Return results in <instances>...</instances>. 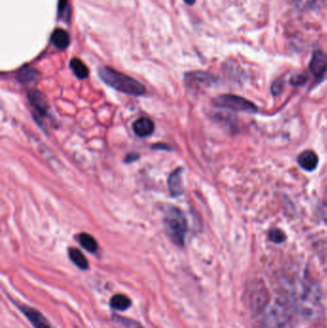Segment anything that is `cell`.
<instances>
[{"label":"cell","instance_id":"1","mask_svg":"<svg viewBox=\"0 0 327 328\" xmlns=\"http://www.w3.org/2000/svg\"><path fill=\"white\" fill-rule=\"evenodd\" d=\"M98 74L108 86L118 90L120 92L138 96L142 95L146 91L145 87L141 83L137 82L126 74L114 70L111 67H101L98 71Z\"/></svg>","mask_w":327,"mask_h":328},{"label":"cell","instance_id":"2","mask_svg":"<svg viewBox=\"0 0 327 328\" xmlns=\"http://www.w3.org/2000/svg\"><path fill=\"white\" fill-rule=\"evenodd\" d=\"M164 225L170 239L179 247H184L187 232V221L181 209L169 207L164 218Z\"/></svg>","mask_w":327,"mask_h":328},{"label":"cell","instance_id":"3","mask_svg":"<svg viewBox=\"0 0 327 328\" xmlns=\"http://www.w3.org/2000/svg\"><path fill=\"white\" fill-rule=\"evenodd\" d=\"M214 105L218 108L234 112L256 113L258 111L257 107L253 102L248 101L244 97L234 94H222L217 97L214 99Z\"/></svg>","mask_w":327,"mask_h":328},{"label":"cell","instance_id":"4","mask_svg":"<svg viewBox=\"0 0 327 328\" xmlns=\"http://www.w3.org/2000/svg\"><path fill=\"white\" fill-rule=\"evenodd\" d=\"M18 310L22 313L24 317L30 321L34 328H55L49 320L43 316L42 313L37 310L36 308H33L31 306H28L26 304H16Z\"/></svg>","mask_w":327,"mask_h":328},{"label":"cell","instance_id":"5","mask_svg":"<svg viewBox=\"0 0 327 328\" xmlns=\"http://www.w3.org/2000/svg\"><path fill=\"white\" fill-rule=\"evenodd\" d=\"M28 100L34 111L38 113L39 116L43 117L47 114V100L42 92L36 89H31L28 92Z\"/></svg>","mask_w":327,"mask_h":328},{"label":"cell","instance_id":"6","mask_svg":"<svg viewBox=\"0 0 327 328\" xmlns=\"http://www.w3.org/2000/svg\"><path fill=\"white\" fill-rule=\"evenodd\" d=\"M312 74L320 78L322 77L327 70V55L322 51H315L312 56L311 62L309 64Z\"/></svg>","mask_w":327,"mask_h":328},{"label":"cell","instance_id":"7","mask_svg":"<svg viewBox=\"0 0 327 328\" xmlns=\"http://www.w3.org/2000/svg\"><path fill=\"white\" fill-rule=\"evenodd\" d=\"M297 161H298V164L300 165L301 168H304V170H306L308 172H312L318 167L319 158L316 153L307 150V151L301 153L298 156Z\"/></svg>","mask_w":327,"mask_h":328},{"label":"cell","instance_id":"8","mask_svg":"<svg viewBox=\"0 0 327 328\" xmlns=\"http://www.w3.org/2000/svg\"><path fill=\"white\" fill-rule=\"evenodd\" d=\"M168 188L172 196H181L183 189V182H182V168L175 169V171L168 178Z\"/></svg>","mask_w":327,"mask_h":328},{"label":"cell","instance_id":"9","mask_svg":"<svg viewBox=\"0 0 327 328\" xmlns=\"http://www.w3.org/2000/svg\"><path fill=\"white\" fill-rule=\"evenodd\" d=\"M133 130L136 136L139 137L149 136L155 130V124L150 118L142 117L133 124Z\"/></svg>","mask_w":327,"mask_h":328},{"label":"cell","instance_id":"10","mask_svg":"<svg viewBox=\"0 0 327 328\" xmlns=\"http://www.w3.org/2000/svg\"><path fill=\"white\" fill-rule=\"evenodd\" d=\"M131 305H132L131 298L123 294H116V295L112 296L111 300H110L111 308L115 311H120V312L128 310L129 308L131 307Z\"/></svg>","mask_w":327,"mask_h":328},{"label":"cell","instance_id":"11","mask_svg":"<svg viewBox=\"0 0 327 328\" xmlns=\"http://www.w3.org/2000/svg\"><path fill=\"white\" fill-rule=\"evenodd\" d=\"M68 256L70 258L73 264L77 266L80 270H88V261L86 256L83 255L80 249L75 248H70L68 249Z\"/></svg>","mask_w":327,"mask_h":328},{"label":"cell","instance_id":"12","mask_svg":"<svg viewBox=\"0 0 327 328\" xmlns=\"http://www.w3.org/2000/svg\"><path fill=\"white\" fill-rule=\"evenodd\" d=\"M17 80L25 85H30L36 83L39 78V72L30 67H23L21 68L16 75Z\"/></svg>","mask_w":327,"mask_h":328},{"label":"cell","instance_id":"13","mask_svg":"<svg viewBox=\"0 0 327 328\" xmlns=\"http://www.w3.org/2000/svg\"><path fill=\"white\" fill-rule=\"evenodd\" d=\"M51 41L57 48L65 49L69 43V36L63 29H57L51 36Z\"/></svg>","mask_w":327,"mask_h":328},{"label":"cell","instance_id":"14","mask_svg":"<svg viewBox=\"0 0 327 328\" xmlns=\"http://www.w3.org/2000/svg\"><path fill=\"white\" fill-rule=\"evenodd\" d=\"M112 321L117 328H144L136 320L129 319L126 317H122L117 314L112 315Z\"/></svg>","mask_w":327,"mask_h":328},{"label":"cell","instance_id":"15","mask_svg":"<svg viewBox=\"0 0 327 328\" xmlns=\"http://www.w3.org/2000/svg\"><path fill=\"white\" fill-rule=\"evenodd\" d=\"M78 241L80 243L81 246L88 250V253L94 254L98 250V243L95 240L94 237L89 235L88 233H81L78 235Z\"/></svg>","mask_w":327,"mask_h":328},{"label":"cell","instance_id":"16","mask_svg":"<svg viewBox=\"0 0 327 328\" xmlns=\"http://www.w3.org/2000/svg\"><path fill=\"white\" fill-rule=\"evenodd\" d=\"M70 67H71L72 71L81 80L88 78V73H89L88 68L87 67V65L79 59H72L71 62H70Z\"/></svg>","mask_w":327,"mask_h":328},{"label":"cell","instance_id":"17","mask_svg":"<svg viewBox=\"0 0 327 328\" xmlns=\"http://www.w3.org/2000/svg\"><path fill=\"white\" fill-rule=\"evenodd\" d=\"M269 238H270V240L272 241L273 243L280 244V243H282V242L285 241V239H286V235L284 234V232L280 231L279 229H273V230L271 231L270 233H269Z\"/></svg>","mask_w":327,"mask_h":328},{"label":"cell","instance_id":"18","mask_svg":"<svg viewBox=\"0 0 327 328\" xmlns=\"http://www.w3.org/2000/svg\"><path fill=\"white\" fill-rule=\"evenodd\" d=\"M190 78L193 80L200 81V82H210L213 80L212 75L203 72L191 73Z\"/></svg>","mask_w":327,"mask_h":328},{"label":"cell","instance_id":"19","mask_svg":"<svg viewBox=\"0 0 327 328\" xmlns=\"http://www.w3.org/2000/svg\"><path fill=\"white\" fill-rule=\"evenodd\" d=\"M283 86H284V83L282 80H276L271 86V92L273 95H279L280 93H281L282 89H283Z\"/></svg>","mask_w":327,"mask_h":328},{"label":"cell","instance_id":"20","mask_svg":"<svg viewBox=\"0 0 327 328\" xmlns=\"http://www.w3.org/2000/svg\"><path fill=\"white\" fill-rule=\"evenodd\" d=\"M306 81H307V77L305 75H304V74H296V75H294L292 77L291 83L294 86H300V85H304Z\"/></svg>","mask_w":327,"mask_h":328},{"label":"cell","instance_id":"21","mask_svg":"<svg viewBox=\"0 0 327 328\" xmlns=\"http://www.w3.org/2000/svg\"><path fill=\"white\" fill-rule=\"evenodd\" d=\"M138 155L137 154H129L128 156L126 157V160H125V161L126 162H133V161H135V160H137L138 159Z\"/></svg>","mask_w":327,"mask_h":328},{"label":"cell","instance_id":"22","mask_svg":"<svg viewBox=\"0 0 327 328\" xmlns=\"http://www.w3.org/2000/svg\"><path fill=\"white\" fill-rule=\"evenodd\" d=\"M66 5V0H60V4H59V10L60 12L64 11V7Z\"/></svg>","mask_w":327,"mask_h":328},{"label":"cell","instance_id":"23","mask_svg":"<svg viewBox=\"0 0 327 328\" xmlns=\"http://www.w3.org/2000/svg\"><path fill=\"white\" fill-rule=\"evenodd\" d=\"M184 1H185V3H187L188 5H192V4L195 3V0H184Z\"/></svg>","mask_w":327,"mask_h":328}]
</instances>
